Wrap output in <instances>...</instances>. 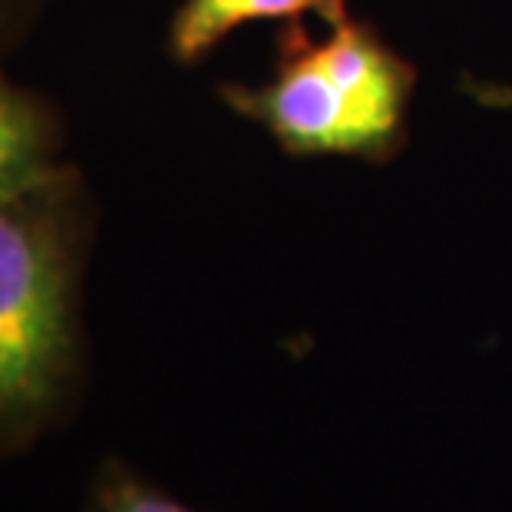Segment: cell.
<instances>
[{
  "label": "cell",
  "instance_id": "6da1fadb",
  "mask_svg": "<svg viewBox=\"0 0 512 512\" xmlns=\"http://www.w3.org/2000/svg\"><path fill=\"white\" fill-rule=\"evenodd\" d=\"M96 199L67 159L0 202V460L57 433L83 400V281Z\"/></svg>",
  "mask_w": 512,
  "mask_h": 512
},
{
  "label": "cell",
  "instance_id": "7a4b0ae2",
  "mask_svg": "<svg viewBox=\"0 0 512 512\" xmlns=\"http://www.w3.org/2000/svg\"><path fill=\"white\" fill-rule=\"evenodd\" d=\"M417 70L390 43L347 17L311 40L288 24L278 67L261 83H225L219 96L294 159L384 162L403 146Z\"/></svg>",
  "mask_w": 512,
  "mask_h": 512
},
{
  "label": "cell",
  "instance_id": "3957f363",
  "mask_svg": "<svg viewBox=\"0 0 512 512\" xmlns=\"http://www.w3.org/2000/svg\"><path fill=\"white\" fill-rule=\"evenodd\" d=\"M308 17L334 27L351 17V7L347 0H182L169 17L166 53L182 67H195L248 24H301Z\"/></svg>",
  "mask_w": 512,
  "mask_h": 512
},
{
  "label": "cell",
  "instance_id": "277c9868",
  "mask_svg": "<svg viewBox=\"0 0 512 512\" xmlns=\"http://www.w3.org/2000/svg\"><path fill=\"white\" fill-rule=\"evenodd\" d=\"M63 149L67 129L57 103L10 80L0 60V202L63 166Z\"/></svg>",
  "mask_w": 512,
  "mask_h": 512
},
{
  "label": "cell",
  "instance_id": "5b68a950",
  "mask_svg": "<svg viewBox=\"0 0 512 512\" xmlns=\"http://www.w3.org/2000/svg\"><path fill=\"white\" fill-rule=\"evenodd\" d=\"M86 512H195L152 479L136 473L133 466L116 460H103L90 476L86 489Z\"/></svg>",
  "mask_w": 512,
  "mask_h": 512
},
{
  "label": "cell",
  "instance_id": "8992f818",
  "mask_svg": "<svg viewBox=\"0 0 512 512\" xmlns=\"http://www.w3.org/2000/svg\"><path fill=\"white\" fill-rule=\"evenodd\" d=\"M50 0H0V60L17 53L34 37Z\"/></svg>",
  "mask_w": 512,
  "mask_h": 512
}]
</instances>
